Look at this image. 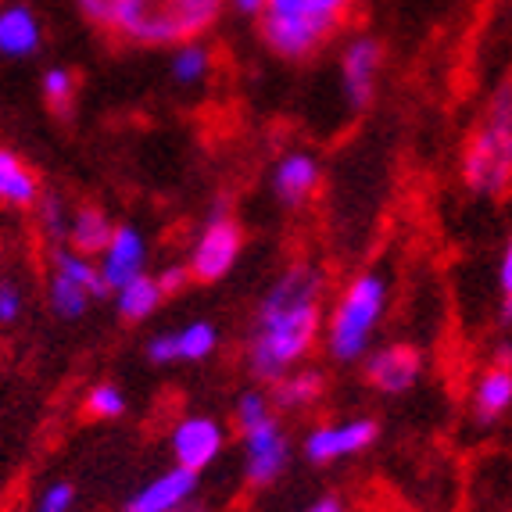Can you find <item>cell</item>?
<instances>
[{"instance_id": "cell-30", "label": "cell", "mask_w": 512, "mask_h": 512, "mask_svg": "<svg viewBox=\"0 0 512 512\" xmlns=\"http://www.w3.org/2000/svg\"><path fill=\"white\" fill-rule=\"evenodd\" d=\"M72 502H76L72 484H51L40 498V512H69Z\"/></svg>"}, {"instance_id": "cell-24", "label": "cell", "mask_w": 512, "mask_h": 512, "mask_svg": "<svg viewBox=\"0 0 512 512\" xmlns=\"http://www.w3.org/2000/svg\"><path fill=\"white\" fill-rule=\"evenodd\" d=\"M212 72V51H208L205 43H183L172 51V76L180 79L183 86H194Z\"/></svg>"}, {"instance_id": "cell-14", "label": "cell", "mask_w": 512, "mask_h": 512, "mask_svg": "<svg viewBox=\"0 0 512 512\" xmlns=\"http://www.w3.org/2000/svg\"><path fill=\"white\" fill-rule=\"evenodd\" d=\"M323 183V169L308 151H287L273 165V194L283 208H301Z\"/></svg>"}, {"instance_id": "cell-32", "label": "cell", "mask_w": 512, "mask_h": 512, "mask_svg": "<svg viewBox=\"0 0 512 512\" xmlns=\"http://www.w3.org/2000/svg\"><path fill=\"white\" fill-rule=\"evenodd\" d=\"M187 280H190L187 265H172V269H162V273H158V283H162L165 298H172V294H180L183 287H187Z\"/></svg>"}, {"instance_id": "cell-33", "label": "cell", "mask_w": 512, "mask_h": 512, "mask_svg": "<svg viewBox=\"0 0 512 512\" xmlns=\"http://www.w3.org/2000/svg\"><path fill=\"white\" fill-rule=\"evenodd\" d=\"M498 287H502V298L512 301V237L505 240L502 262H498Z\"/></svg>"}, {"instance_id": "cell-37", "label": "cell", "mask_w": 512, "mask_h": 512, "mask_svg": "<svg viewBox=\"0 0 512 512\" xmlns=\"http://www.w3.org/2000/svg\"><path fill=\"white\" fill-rule=\"evenodd\" d=\"M498 323H502L505 330H512V301L502 298V312H498Z\"/></svg>"}, {"instance_id": "cell-25", "label": "cell", "mask_w": 512, "mask_h": 512, "mask_svg": "<svg viewBox=\"0 0 512 512\" xmlns=\"http://www.w3.org/2000/svg\"><path fill=\"white\" fill-rule=\"evenodd\" d=\"M269 419H276V409L273 402H269V394L262 391H244L237 402V427L240 434H248V430L262 427V423H269Z\"/></svg>"}, {"instance_id": "cell-20", "label": "cell", "mask_w": 512, "mask_h": 512, "mask_svg": "<svg viewBox=\"0 0 512 512\" xmlns=\"http://www.w3.org/2000/svg\"><path fill=\"white\" fill-rule=\"evenodd\" d=\"M323 391H326V376L319 369H294L283 380H276L269 402H273L276 412H301V409H312L323 398Z\"/></svg>"}, {"instance_id": "cell-29", "label": "cell", "mask_w": 512, "mask_h": 512, "mask_svg": "<svg viewBox=\"0 0 512 512\" xmlns=\"http://www.w3.org/2000/svg\"><path fill=\"white\" fill-rule=\"evenodd\" d=\"M76 4L97 29H111V22H115V15H119L126 0H76Z\"/></svg>"}, {"instance_id": "cell-5", "label": "cell", "mask_w": 512, "mask_h": 512, "mask_svg": "<svg viewBox=\"0 0 512 512\" xmlns=\"http://www.w3.org/2000/svg\"><path fill=\"white\" fill-rule=\"evenodd\" d=\"M387 312V280L380 273H359L326 316V348L337 362H359L369 355L373 333Z\"/></svg>"}, {"instance_id": "cell-2", "label": "cell", "mask_w": 512, "mask_h": 512, "mask_svg": "<svg viewBox=\"0 0 512 512\" xmlns=\"http://www.w3.org/2000/svg\"><path fill=\"white\" fill-rule=\"evenodd\" d=\"M226 0H126L108 33L133 47H183L197 43L219 22Z\"/></svg>"}, {"instance_id": "cell-23", "label": "cell", "mask_w": 512, "mask_h": 512, "mask_svg": "<svg viewBox=\"0 0 512 512\" xmlns=\"http://www.w3.org/2000/svg\"><path fill=\"white\" fill-rule=\"evenodd\" d=\"M43 101H47V108L54 111V115H61V119H69L72 108H76V72L65 69V65H54V69L43 72Z\"/></svg>"}, {"instance_id": "cell-13", "label": "cell", "mask_w": 512, "mask_h": 512, "mask_svg": "<svg viewBox=\"0 0 512 512\" xmlns=\"http://www.w3.org/2000/svg\"><path fill=\"white\" fill-rule=\"evenodd\" d=\"M144 265H147L144 237H140L133 226H115V233H111V244L104 248L101 262H97L108 294H119L129 280L144 276Z\"/></svg>"}, {"instance_id": "cell-11", "label": "cell", "mask_w": 512, "mask_h": 512, "mask_svg": "<svg viewBox=\"0 0 512 512\" xmlns=\"http://www.w3.org/2000/svg\"><path fill=\"white\" fill-rule=\"evenodd\" d=\"M291 459V444L283 437L280 419H269L262 427L244 434V473L251 487H269Z\"/></svg>"}, {"instance_id": "cell-16", "label": "cell", "mask_w": 512, "mask_h": 512, "mask_svg": "<svg viewBox=\"0 0 512 512\" xmlns=\"http://www.w3.org/2000/svg\"><path fill=\"white\" fill-rule=\"evenodd\" d=\"M43 47V26L36 11L26 4H8L0 8V54L4 58H33Z\"/></svg>"}, {"instance_id": "cell-3", "label": "cell", "mask_w": 512, "mask_h": 512, "mask_svg": "<svg viewBox=\"0 0 512 512\" xmlns=\"http://www.w3.org/2000/svg\"><path fill=\"white\" fill-rule=\"evenodd\" d=\"M351 4L355 0H265L258 15L265 47L287 61L312 58L344 26Z\"/></svg>"}, {"instance_id": "cell-26", "label": "cell", "mask_w": 512, "mask_h": 512, "mask_svg": "<svg viewBox=\"0 0 512 512\" xmlns=\"http://www.w3.org/2000/svg\"><path fill=\"white\" fill-rule=\"evenodd\" d=\"M86 412L94 419H119L126 412V394L115 384H97L86 394Z\"/></svg>"}, {"instance_id": "cell-1", "label": "cell", "mask_w": 512, "mask_h": 512, "mask_svg": "<svg viewBox=\"0 0 512 512\" xmlns=\"http://www.w3.org/2000/svg\"><path fill=\"white\" fill-rule=\"evenodd\" d=\"M323 269L294 262L262 294L248 330V369L276 384L312 355L323 333Z\"/></svg>"}, {"instance_id": "cell-18", "label": "cell", "mask_w": 512, "mask_h": 512, "mask_svg": "<svg viewBox=\"0 0 512 512\" xmlns=\"http://www.w3.org/2000/svg\"><path fill=\"white\" fill-rule=\"evenodd\" d=\"M0 205L11 208H36L40 205V180L29 169L22 154L11 147H0Z\"/></svg>"}, {"instance_id": "cell-7", "label": "cell", "mask_w": 512, "mask_h": 512, "mask_svg": "<svg viewBox=\"0 0 512 512\" xmlns=\"http://www.w3.org/2000/svg\"><path fill=\"white\" fill-rule=\"evenodd\" d=\"M108 298V287L101 280L94 258L79 255L72 248L54 251V273H51V312L58 319H79L90 301Z\"/></svg>"}, {"instance_id": "cell-17", "label": "cell", "mask_w": 512, "mask_h": 512, "mask_svg": "<svg viewBox=\"0 0 512 512\" xmlns=\"http://www.w3.org/2000/svg\"><path fill=\"white\" fill-rule=\"evenodd\" d=\"M470 405H473L477 423H484V427L487 423H498V419L512 409V369L491 362V366L477 376V384H473Z\"/></svg>"}, {"instance_id": "cell-12", "label": "cell", "mask_w": 512, "mask_h": 512, "mask_svg": "<svg viewBox=\"0 0 512 512\" xmlns=\"http://www.w3.org/2000/svg\"><path fill=\"white\" fill-rule=\"evenodd\" d=\"M222 444H226L222 427L208 416L180 419V423L172 427V437H169V448H172L176 466H183V470H190V473L208 470V466L219 459Z\"/></svg>"}, {"instance_id": "cell-35", "label": "cell", "mask_w": 512, "mask_h": 512, "mask_svg": "<svg viewBox=\"0 0 512 512\" xmlns=\"http://www.w3.org/2000/svg\"><path fill=\"white\" fill-rule=\"evenodd\" d=\"M230 4L240 11V15H262L265 11V0H230Z\"/></svg>"}, {"instance_id": "cell-28", "label": "cell", "mask_w": 512, "mask_h": 512, "mask_svg": "<svg viewBox=\"0 0 512 512\" xmlns=\"http://www.w3.org/2000/svg\"><path fill=\"white\" fill-rule=\"evenodd\" d=\"M40 226L47 233H51V237H65V233H69V219L72 215L65 212V205H61L58 197H40Z\"/></svg>"}, {"instance_id": "cell-15", "label": "cell", "mask_w": 512, "mask_h": 512, "mask_svg": "<svg viewBox=\"0 0 512 512\" xmlns=\"http://www.w3.org/2000/svg\"><path fill=\"white\" fill-rule=\"evenodd\" d=\"M197 491V473L172 466V470L158 473L151 484H144L137 495L126 502V512H176L187 505Z\"/></svg>"}, {"instance_id": "cell-27", "label": "cell", "mask_w": 512, "mask_h": 512, "mask_svg": "<svg viewBox=\"0 0 512 512\" xmlns=\"http://www.w3.org/2000/svg\"><path fill=\"white\" fill-rule=\"evenodd\" d=\"M26 312V294L15 280H0V326H15Z\"/></svg>"}, {"instance_id": "cell-4", "label": "cell", "mask_w": 512, "mask_h": 512, "mask_svg": "<svg viewBox=\"0 0 512 512\" xmlns=\"http://www.w3.org/2000/svg\"><path fill=\"white\" fill-rule=\"evenodd\" d=\"M462 183L473 194L502 197L512 187V79L498 86L470 144L462 151Z\"/></svg>"}, {"instance_id": "cell-21", "label": "cell", "mask_w": 512, "mask_h": 512, "mask_svg": "<svg viewBox=\"0 0 512 512\" xmlns=\"http://www.w3.org/2000/svg\"><path fill=\"white\" fill-rule=\"evenodd\" d=\"M165 301V291L158 276L144 273L137 280H129L119 294H115V305H119V316L129 319V323H144L147 316H154Z\"/></svg>"}, {"instance_id": "cell-8", "label": "cell", "mask_w": 512, "mask_h": 512, "mask_svg": "<svg viewBox=\"0 0 512 512\" xmlns=\"http://www.w3.org/2000/svg\"><path fill=\"white\" fill-rule=\"evenodd\" d=\"M384 69V43L376 36H355L341 54V86L351 111H366L376 97V79Z\"/></svg>"}, {"instance_id": "cell-19", "label": "cell", "mask_w": 512, "mask_h": 512, "mask_svg": "<svg viewBox=\"0 0 512 512\" xmlns=\"http://www.w3.org/2000/svg\"><path fill=\"white\" fill-rule=\"evenodd\" d=\"M111 233H115V222H111L97 205H83L72 212L65 240H69L72 251L94 258V255H104V248L111 244Z\"/></svg>"}, {"instance_id": "cell-34", "label": "cell", "mask_w": 512, "mask_h": 512, "mask_svg": "<svg viewBox=\"0 0 512 512\" xmlns=\"http://www.w3.org/2000/svg\"><path fill=\"white\" fill-rule=\"evenodd\" d=\"M305 512H348V509H344V502L337 495H323V498H316V502L308 505Z\"/></svg>"}, {"instance_id": "cell-22", "label": "cell", "mask_w": 512, "mask_h": 512, "mask_svg": "<svg viewBox=\"0 0 512 512\" xmlns=\"http://www.w3.org/2000/svg\"><path fill=\"white\" fill-rule=\"evenodd\" d=\"M176 337V362H201L219 348V330L208 319L187 323L183 330L172 333Z\"/></svg>"}, {"instance_id": "cell-38", "label": "cell", "mask_w": 512, "mask_h": 512, "mask_svg": "<svg viewBox=\"0 0 512 512\" xmlns=\"http://www.w3.org/2000/svg\"><path fill=\"white\" fill-rule=\"evenodd\" d=\"M176 512H208V509H205V505H194V498H190V502H187V505H180Z\"/></svg>"}, {"instance_id": "cell-36", "label": "cell", "mask_w": 512, "mask_h": 512, "mask_svg": "<svg viewBox=\"0 0 512 512\" xmlns=\"http://www.w3.org/2000/svg\"><path fill=\"white\" fill-rule=\"evenodd\" d=\"M495 366H505V369H512V344H498V351H495Z\"/></svg>"}, {"instance_id": "cell-10", "label": "cell", "mask_w": 512, "mask_h": 512, "mask_svg": "<svg viewBox=\"0 0 512 512\" xmlns=\"http://www.w3.org/2000/svg\"><path fill=\"white\" fill-rule=\"evenodd\" d=\"M423 376V351L416 344L394 341L366 355V384L380 394H405Z\"/></svg>"}, {"instance_id": "cell-31", "label": "cell", "mask_w": 512, "mask_h": 512, "mask_svg": "<svg viewBox=\"0 0 512 512\" xmlns=\"http://www.w3.org/2000/svg\"><path fill=\"white\" fill-rule=\"evenodd\" d=\"M147 359H151L154 366H169V362H176V337H172V333L151 337V341H147Z\"/></svg>"}, {"instance_id": "cell-9", "label": "cell", "mask_w": 512, "mask_h": 512, "mask_svg": "<svg viewBox=\"0 0 512 512\" xmlns=\"http://www.w3.org/2000/svg\"><path fill=\"white\" fill-rule=\"evenodd\" d=\"M376 437H380V423L366 416L348 419V423H326V427H316L305 437V459L326 466V462L348 459V455L373 448Z\"/></svg>"}, {"instance_id": "cell-6", "label": "cell", "mask_w": 512, "mask_h": 512, "mask_svg": "<svg viewBox=\"0 0 512 512\" xmlns=\"http://www.w3.org/2000/svg\"><path fill=\"white\" fill-rule=\"evenodd\" d=\"M240 248H244V230L233 219V212L226 205H215L208 212L205 226L197 233L194 248L187 258V273L194 283H219L222 276H230V269L237 265Z\"/></svg>"}]
</instances>
